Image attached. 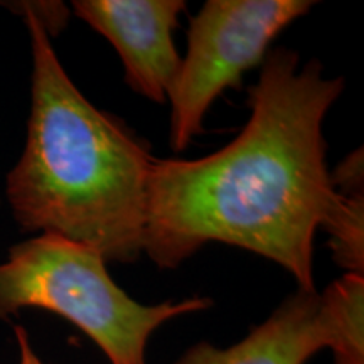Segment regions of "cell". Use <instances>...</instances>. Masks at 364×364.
<instances>
[{"label":"cell","mask_w":364,"mask_h":364,"mask_svg":"<svg viewBox=\"0 0 364 364\" xmlns=\"http://www.w3.org/2000/svg\"><path fill=\"white\" fill-rule=\"evenodd\" d=\"M248 91L252 110L231 144L211 156L156 159L149 179L144 252L176 268L209 241L258 253L316 292L314 236L334 198L322 122L344 90L317 59L267 53Z\"/></svg>","instance_id":"6da1fadb"},{"label":"cell","mask_w":364,"mask_h":364,"mask_svg":"<svg viewBox=\"0 0 364 364\" xmlns=\"http://www.w3.org/2000/svg\"><path fill=\"white\" fill-rule=\"evenodd\" d=\"M33 48L27 142L7 176V201L27 231L95 248L107 262L144 252L156 157L117 117L93 107L66 75L48 31L22 6Z\"/></svg>","instance_id":"7a4b0ae2"},{"label":"cell","mask_w":364,"mask_h":364,"mask_svg":"<svg viewBox=\"0 0 364 364\" xmlns=\"http://www.w3.org/2000/svg\"><path fill=\"white\" fill-rule=\"evenodd\" d=\"M209 299L144 306L112 280L97 250L43 233L16 245L0 265V318L44 309L68 318L112 364H147L145 348L164 322L204 311Z\"/></svg>","instance_id":"3957f363"},{"label":"cell","mask_w":364,"mask_h":364,"mask_svg":"<svg viewBox=\"0 0 364 364\" xmlns=\"http://www.w3.org/2000/svg\"><path fill=\"white\" fill-rule=\"evenodd\" d=\"M307 0H208L191 19L188 54L169 98L171 145L182 152L203 132L213 102L240 88L250 68L265 59L268 46L290 22L311 11Z\"/></svg>","instance_id":"277c9868"},{"label":"cell","mask_w":364,"mask_h":364,"mask_svg":"<svg viewBox=\"0 0 364 364\" xmlns=\"http://www.w3.org/2000/svg\"><path fill=\"white\" fill-rule=\"evenodd\" d=\"M75 14L105 36L120 54L125 80L150 102L164 103L177 78L182 59L174 29L182 0H76Z\"/></svg>","instance_id":"5b68a950"},{"label":"cell","mask_w":364,"mask_h":364,"mask_svg":"<svg viewBox=\"0 0 364 364\" xmlns=\"http://www.w3.org/2000/svg\"><path fill=\"white\" fill-rule=\"evenodd\" d=\"M324 348H336L329 304L322 294L299 290L241 343L228 349L196 344L176 364H306Z\"/></svg>","instance_id":"8992f818"},{"label":"cell","mask_w":364,"mask_h":364,"mask_svg":"<svg viewBox=\"0 0 364 364\" xmlns=\"http://www.w3.org/2000/svg\"><path fill=\"white\" fill-rule=\"evenodd\" d=\"M363 150L351 154L331 172L334 198L321 226L331 236L332 258L348 273L364 270Z\"/></svg>","instance_id":"52a82bcc"},{"label":"cell","mask_w":364,"mask_h":364,"mask_svg":"<svg viewBox=\"0 0 364 364\" xmlns=\"http://www.w3.org/2000/svg\"><path fill=\"white\" fill-rule=\"evenodd\" d=\"M322 297L329 304L336 324V364H364V279L346 273L329 285Z\"/></svg>","instance_id":"ba28073f"},{"label":"cell","mask_w":364,"mask_h":364,"mask_svg":"<svg viewBox=\"0 0 364 364\" xmlns=\"http://www.w3.org/2000/svg\"><path fill=\"white\" fill-rule=\"evenodd\" d=\"M14 331H16L17 344H19V354H21L19 364H44L39 359L38 354L34 353L33 346H31L29 336H27V332H26L24 327L17 326Z\"/></svg>","instance_id":"9c48e42d"}]
</instances>
